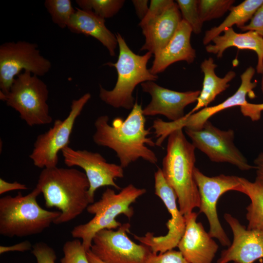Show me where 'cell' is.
Here are the masks:
<instances>
[{
	"label": "cell",
	"instance_id": "1",
	"mask_svg": "<svg viewBox=\"0 0 263 263\" xmlns=\"http://www.w3.org/2000/svg\"><path fill=\"white\" fill-rule=\"evenodd\" d=\"M145 116L141 105L137 101L125 119L116 117L112 125L107 115L99 116L94 123L93 141L98 146L113 150L123 169L140 158L155 164L157 157L148 146L153 147L155 142L149 136L151 132L145 128Z\"/></svg>",
	"mask_w": 263,
	"mask_h": 263
},
{
	"label": "cell",
	"instance_id": "2",
	"mask_svg": "<svg viewBox=\"0 0 263 263\" xmlns=\"http://www.w3.org/2000/svg\"><path fill=\"white\" fill-rule=\"evenodd\" d=\"M36 187L43 194L47 207L61 211L53 223L56 225L74 219L94 203V197L88 192L90 185L85 173L76 169H43Z\"/></svg>",
	"mask_w": 263,
	"mask_h": 263
},
{
	"label": "cell",
	"instance_id": "3",
	"mask_svg": "<svg viewBox=\"0 0 263 263\" xmlns=\"http://www.w3.org/2000/svg\"><path fill=\"white\" fill-rule=\"evenodd\" d=\"M182 129L175 130L168 136L161 169L176 194L180 211L186 216L199 207L200 199L193 176L195 148L187 139Z\"/></svg>",
	"mask_w": 263,
	"mask_h": 263
},
{
	"label": "cell",
	"instance_id": "4",
	"mask_svg": "<svg viewBox=\"0 0 263 263\" xmlns=\"http://www.w3.org/2000/svg\"><path fill=\"white\" fill-rule=\"evenodd\" d=\"M115 36L119 46L117 60L115 63L108 62L105 65L115 68L117 81L112 90L99 85V96L102 101L114 108L132 110L135 103L132 94L135 87L147 81H156L158 77L147 68L148 62L152 56L151 53L137 55L131 50L119 33Z\"/></svg>",
	"mask_w": 263,
	"mask_h": 263
},
{
	"label": "cell",
	"instance_id": "5",
	"mask_svg": "<svg viewBox=\"0 0 263 263\" xmlns=\"http://www.w3.org/2000/svg\"><path fill=\"white\" fill-rule=\"evenodd\" d=\"M41 193L37 187L23 196L20 192L14 197L0 198V234L12 238L23 237L41 233L61 214L49 211L38 204L37 198Z\"/></svg>",
	"mask_w": 263,
	"mask_h": 263
},
{
	"label": "cell",
	"instance_id": "6",
	"mask_svg": "<svg viewBox=\"0 0 263 263\" xmlns=\"http://www.w3.org/2000/svg\"><path fill=\"white\" fill-rule=\"evenodd\" d=\"M145 188H140L130 184L116 193L107 188L103 193L101 199L89 205L86 209L88 212L94 215L88 222L79 225L71 231L73 237L82 239V244L85 250H90L95 234L103 229H115L122 224L116 220L118 215L123 214L129 219L134 213L132 204L144 194Z\"/></svg>",
	"mask_w": 263,
	"mask_h": 263
},
{
	"label": "cell",
	"instance_id": "7",
	"mask_svg": "<svg viewBox=\"0 0 263 263\" xmlns=\"http://www.w3.org/2000/svg\"><path fill=\"white\" fill-rule=\"evenodd\" d=\"M48 96L47 85L38 76L27 71L15 78L7 94L0 92V100L18 112L21 119L31 127L52 122L47 103Z\"/></svg>",
	"mask_w": 263,
	"mask_h": 263
},
{
	"label": "cell",
	"instance_id": "8",
	"mask_svg": "<svg viewBox=\"0 0 263 263\" xmlns=\"http://www.w3.org/2000/svg\"><path fill=\"white\" fill-rule=\"evenodd\" d=\"M51 66L50 61L40 54L37 44L24 40L5 42L0 46V92L7 94L22 70L41 76Z\"/></svg>",
	"mask_w": 263,
	"mask_h": 263
},
{
	"label": "cell",
	"instance_id": "9",
	"mask_svg": "<svg viewBox=\"0 0 263 263\" xmlns=\"http://www.w3.org/2000/svg\"><path fill=\"white\" fill-rule=\"evenodd\" d=\"M91 97V94L87 93L73 100L67 116L63 120H56L48 131L38 136L29 155L36 167L42 169L57 167L58 152L69 146L75 122Z\"/></svg>",
	"mask_w": 263,
	"mask_h": 263
},
{
	"label": "cell",
	"instance_id": "10",
	"mask_svg": "<svg viewBox=\"0 0 263 263\" xmlns=\"http://www.w3.org/2000/svg\"><path fill=\"white\" fill-rule=\"evenodd\" d=\"M185 132L195 149L204 153L212 162L228 163L243 171L255 169L235 145L233 130H221L208 120L199 130L185 128Z\"/></svg>",
	"mask_w": 263,
	"mask_h": 263
},
{
	"label": "cell",
	"instance_id": "11",
	"mask_svg": "<svg viewBox=\"0 0 263 263\" xmlns=\"http://www.w3.org/2000/svg\"><path fill=\"white\" fill-rule=\"evenodd\" d=\"M193 176L200 196L199 212L203 213L208 220V233L223 246L228 247L231 242L220 223L217 205L219 198L225 193L230 190L238 191L241 185L240 177L223 174L209 177L196 167Z\"/></svg>",
	"mask_w": 263,
	"mask_h": 263
},
{
	"label": "cell",
	"instance_id": "12",
	"mask_svg": "<svg viewBox=\"0 0 263 263\" xmlns=\"http://www.w3.org/2000/svg\"><path fill=\"white\" fill-rule=\"evenodd\" d=\"M131 226L127 223L116 230L103 229L98 231L90 250L104 263H146L151 251L147 246L137 244L129 238Z\"/></svg>",
	"mask_w": 263,
	"mask_h": 263
},
{
	"label": "cell",
	"instance_id": "13",
	"mask_svg": "<svg viewBox=\"0 0 263 263\" xmlns=\"http://www.w3.org/2000/svg\"><path fill=\"white\" fill-rule=\"evenodd\" d=\"M154 193L162 201L171 216L166 223L167 233L156 236L153 233L147 232L143 236H133L149 247L152 253L159 254L177 247L185 231L186 219L177 207L176 194L167 183L160 168L154 173Z\"/></svg>",
	"mask_w": 263,
	"mask_h": 263
},
{
	"label": "cell",
	"instance_id": "14",
	"mask_svg": "<svg viewBox=\"0 0 263 263\" xmlns=\"http://www.w3.org/2000/svg\"><path fill=\"white\" fill-rule=\"evenodd\" d=\"M255 69L250 66L241 75V84L236 92L222 103L211 107H207L176 121L166 122L158 119L154 124L157 135L165 139L175 130L183 128L192 130L200 129L205 123L213 115L224 110L235 106L244 105L248 102L247 94L255 96L253 90L256 87L257 82H252Z\"/></svg>",
	"mask_w": 263,
	"mask_h": 263
},
{
	"label": "cell",
	"instance_id": "15",
	"mask_svg": "<svg viewBox=\"0 0 263 263\" xmlns=\"http://www.w3.org/2000/svg\"><path fill=\"white\" fill-rule=\"evenodd\" d=\"M65 164L69 167L78 166L82 168L89 182L88 192L94 197L95 191L99 188L112 186L117 190L121 188L114 181L124 177L123 168L119 165L110 163L101 154L87 150H75L69 146L61 150Z\"/></svg>",
	"mask_w": 263,
	"mask_h": 263
},
{
	"label": "cell",
	"instance_id": "16",
	"mask_svg": "<svg viewBox=\"0 0 263 263\" xmlns=\"http://www.w3.org/2000/svg\"><path fill=\"white\" fill-rule=\"evenodd\" d=\"M224 219L233 234V241L221 253L217 263H254L263 258V231L248 229L232 215Z\"/></svg>",
	"mask_w": 263,
	"mask_h": 263
},
{
	"label": "cell",
	"instance_id": "17",
	"mask_svg": "<svg viewBox=\"0 0 263 263\" xmlns=\"http://www.w3.org/2000/svg\"><path fill=\"white\" fill-rule=\"evenodd\" d=\"M143 92L151 96V101L144 108L145 116L162 115L171 121L181 119L185 115L186 107L197 101L200 91L178 92L161 87L154 81L141 84Z\"/></svg>",
	"mask_w": 263,
	"mask_h": 263
},
{
	"label": "cell",
	"instance_id": "18",
	"mask_svg": "<svg viewBox=\"0 0 263 263\" xmlns=\"http://www.w3.org/2000/svg\"><path fill=\"white\" fill-rule=\"evenodd\" d=\"M198 215L192 211L184 216L185 231L177 247L189 263H212L219 246L203 224L197 222Z\"/></svg>",
	"mask_w": 263,
	"mask_h": 263
},
{
	"label": "cell",
	"instance_id": "19",
	"mask_svg": "<svg viewBox=\"0 0 263 263\" xmlns=\"http://www.w3.org/2000/svg\"><path fill=\"white\" fill-rule=\"evenodd\" d=\"M192 29L182 19L179 26L169 42L161 50L156 53L152 62L150 72L155 75L163 72L169 65L180 61L188 64L196 58V51L190 43Z\"/></svg>",
	"mask_w": 263,
	"mask_h": 263
},
{
	"label": "cell",
	"instance_id": "20",
	"mask_svg": "<svg viewBox=\"0 0 263 263\" xmlns=\"http://www.w3.org/2000/svg\"><path fill=\"white\" fill-rule=\"evenodd\" d=\"M182 19L174 2L161 15L140 27L145 38L140 50L155 55L163 49L175 34Z\"/></svg>",
	"mask_w": 263,
	"mask_h": 263
},
{
	"label": "cell",
	"instance_id": "21",
	"mask_svg": "<svg viewBox=\"0 0 263 263\" xmlns=\"http://www.w3.org/2000/svg\"><path fill=\"white\" fill-rule=\"evenodd\" d=\"M222 35L215 37L211 41L213 44L206 46V51L222 57L224 51L229 47H235L239 49L251 50L257 54L258 59L256 71L258 74L263 73V37L258 33L248 31L244 33L236 32L232 27L225 30Z\"/></svg>",
	"mask_w": 263,
	"mask_h": 263
},
{
	"label": "cell",
	"instance_id": "22",
	"mask_svg": "<svg viewBox=\"0 0 263 263\" xmlns=\"http://www.w3.org/2000/svg\"><path fill=\"white\" fill-rule=\"evenodd\" d=\"M67 28L73 33L91 36L98 40L114 56L118 42L115 35L105 25V19L94 12L76 8Z\"/></svg>",
	"mask_w": 263,
	"mask_h": 263
},
{
	"label": "cell",
	"instance_id": "23",
	"mask_svg": "<svg viewBox=\"0 0 263 263\" xmlns=\"http://www.w3.org/2000/svg\"><path fill=\"white\" fill-rule=\"evenodd\" d=\"M200 67L204 75L202 89L196 105L187 115H190L200 109L207 107L218 94L229 87V82L236 76L234 71H230L223 77L218 76L215 72L217 65L210 57L205 59L201 63Z\"/></svg>",
	"mask_w": 263,
	"mask_h": 263
},
{
	"label": "cell",
	"instance_id": "24",
	"mask_svg": "<svg viewBox=\"0 0 263 263\" xmlns=\"http://www.w3.org/2000/svg\"><path fill=\"white\" fill-rule=\"evenodd\" d=\"M263 3V0H245L237 6H232L229 15L220 24L206 31L203 44L207 45L215 37L234 25L239 28L244 26Z\"/></svg>",
	"mask_w": 263,
	"mask_h": 263
},
{
	"label": "cell",
	"instance_id": "25",
	"mask_svg": "<svg viewBox=\"0 0 263 263\" xmlns=\"http://www.w3.org/2000/svg\"><path fill=\"white\" fill-rule=\"evenodd\" d=\"M241 185L238 191L246 195L250 200L246 208L247 228L263 231V187L256 181L240 177Z\"/></svg>",
	"mask_w": 263,
	"mask_h": 263
},
{
	"label": "cell",
	"instance_id": "26",
	"mask_svg": "<svg viewBox=\"0 0 263 263\" xmlns=\"http://www.w3.org/2000/svg\"><path fill=\"white\" fill-rule=\"evenodd\" d=\"M44 4L55 24L62 29L67 27L76 10L70 0H46Z\"/></svg>",
	"mask_w": 263,
	"mask_h": 263
},
{
	"label": "cell",
	"instance_id": "27",
	"mask_svg": "<svg viewBox=\"0 0 263 263\" xmlns=\"http://www.w3.org/2000/svg\"><path fill=\"white\" fill-rule=\"evenodd\" d=\"M124 0H76L79 8L94 12L103 19L115 15L123 7Z\"/></svg>",
	"mask_w": 263,
	"mask_h": 263
},
{
	"label": "cell",
	"instance_id": "28",
	"mask_svg": "<svg viewBox=\"0 0 263 263\" xmlns=\"http://www.w3.org/2000/svg\"><path fill=\"white\" fill-rule=\"evenodd\" d=\"M234 0H198V8L200 19L204 23L223 16L229 10Z\"/></svg>",
	"mask_w": 263,
	"mask_h": 263
},
{
	"label": "cell",
	"instance_id": "29",
	"mask_svg": "<svg viewBox=\"0 0 263 263\" xmlns=\"http://www.w3.org/2000/svg\"><path fill=\"white\" fill-rule=\"evenodd\" d=\"M176 1L182 19L190 25L192 32L195 34H200L203 22L199 13L198 0H177Z\"/></svg>",
	"mask_w": 263,
	"mask_h": 263
},
{
	"label": "cell",
	"instance_id": "30",
	"mask_svg": "<svg viewBox=\"0 0 263 263\" xmlns=\"http://www.w3.org/2000/svg\"><path fill=\"white\" fill-rule=\"evenodd\" d=\"M63 252L64 256L60 263H90L87 251L78 239L67 241L63 246Z\"/></svg>",
	"mask_w": 263,
	"mask_h": 263
},
{
	"label": "cell",
	"instance_id": "31",
	"mask_svg": "<svg viewBox=\"0 0 263 263\" xmlns=\"http://www.w3.org/2000/svg\"><path fill=\"white\" fill-rule=\"evenodd\" d=\"M146 263H189L179 251L173 249L149 255Z\"/></svg>",
	"mask_w": 263,
	"mask_h": 263
},
{
	"label": "cell",
	"instance_id": "32",
	"mask_svg": "<svg viewBox=\"0 0 263 263\" xmlns=\"http://www.w3.org/2000/svg\"><path fill=\"white\" fill-rule=\"evenodd\" d=\"M32 253L38 263H55L56 255L53 248L47 244L40 242L32 246Z\"/></svg>",
	"mask_w": 263,
	"mask_h": 263
},
{
	"label": "cell",
	"instance_id": "33",
	"mask_svg": "<svg viewBox=\"0 0 263 263\" xmlns=\"http://www.w3.org/2000/svg\"><path fill=\"white\" fill-rule=\"evenodd\" d=\"M174 1L172 0H151L148 11L139 24L140 27L143 26L150 20L160 16L170 6Z\"/></svg>",
	"mask_w": 263,
	"mask_h": 263
},
{
	"label": "cell",
	"instance_id": "34",
	"mask_svg": "<svg viewBox=\"0 0 263 263\" xmlns=\"http://www.w3.org/2000/svg\"><path fill=\"white\" fill-rule=\"evenodd\" d=\"M240 29L243 31H255L263 37V3L256 10L249 24Z\"/></svg>",
	"mask_w": 263,
	"mask_h": 263
},
{
	"label": "cell",
	"instance_id": "35",
	"mask_svg": "<svg viewBox=\"0 0 263 263\" xmlns=\"http://www.w3.org/2000/svg\"><path fill=\"white\" fill-rule=\"evenodd\" d=\"M242 113L244 116L248 117L252 121L259 120L263 111V103L254 104L247 102L240 107Z\"/></svg>",
	"mask_w": 263,
	"mask_h": 263
},
{
	"label": "cell",
	"instance_id": "36",
	"mask_svg": "<svg viewBox=\"0 0 263 263\" xmlns=\"http://www.w3.org/2000/svg\"><path fill=\"white\" fill-rule=\"evenodd\" d=\"M28 188L25 185L17 181L10 183L0 178V194L14 190H25Z\"/></svg>",
	"mask_w": 263,
	"mask_h": 263
},
{
	"label": "cell",
	"instance_id": "37",
	"mask_svg": "<svg viewBox=\"0 0 263 263\" xmlns=\"http://www.w3.org/2000/svg\"><path fill=\"white\" fill-rule=\"evenodd\" d=\"M31 243L28 241H25L20 243L10 245L0 246V254H3L9 251L24 252L30 250L32 247Z\"/></svg>",
	"mask_w": 263,
	"mask_h": 263
},
{
	"label": "cell",
	"instance_id": "38",
	"mask_svg": "<svg viewBox=\"0 0 263 263\" xmlns=\"http://www.w3.org/2000/svg\"><path fill=\"white\" fill-rule=\"evenodd\" d=\"M134 7L136 15L141 20L146 15L149 6L148 0H133L132 1Z\"/></svg>",
	"mask_w": 263,
	"mask_h": 263
},
{
	"label": "cell",
	"instance_id": "39",
	"mask_svg": "<svg viewBox=\"0 0 263 263\" xmlns=\"http://www.w3.org/2000/svg\"><path fill=\"white\" fill-rule=\"evenodd\" d=\"M256 177L255 181L263 187V152L254 160Z\"/></svg>",
	"mask_w": 263,
	"mask_h": 263
},
{
	"label": "cell",
	"instance_id": "40",
	"mask_svg": "<svg viewBox=\"0 0 263 263\" xmlns=\"http://www.w3.org/2000/svg\"><path fill=\"white\" fill-rule=\"evenodd\" d=\"M87 256L90 263H104L95 256L90 249L87 251Z\"/></svg>",
	"mask_w": 263,
	"mask_h": 263
},
{
	"label": "cell",
	"instance_id": "41",
	"mask_svg": "<svg viewBox=\"0 0 263 263\" xmlns=\"http://www.w3.org/2000/svg\"><path fill=\"white\" fill-rule=\"evenodd\" d=\"M261 90L263 94V73L262 74V81H261Z\"/></svg>",
	"mask_w": 263,
	"mask_h": 263
},
{
	"label": "cell",
	"instance_id": "42",
	"mask_svg": "<svg viewBox=\"0 0 263 263\" xmlns=\"http://www.w3.org/2000/svg\"><path fill=\"white\" fill-rule=\"evenodd\" d=\"M259 263H263V259L259 260Z\"/></svg>",
	"mask_w": 263,
	"mask_h": 263
}]
</instances>
